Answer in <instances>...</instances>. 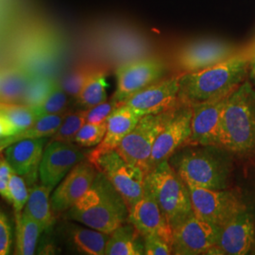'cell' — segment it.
I'll list each match as a JSON object with an SVG mask.
<instances>
[{
  "label": "cell",
  "instance_id": "15",
  "mask_svg": "<svg viewBox=\"0 0 255 255\" xmlns=\"http://www.w3.org/2000/svg\"><path fill=\"white\" fill-rule=\"evenodd\" d=\"M228 97L191 104V134L184 146H219L222 113Z\"/></svg>",
  "mask_w": 255,
  "mask_h": 255
},
{
  "label": "cell",
  "instance_id": "18",
  "mask_svg": "<svg viewBox=\"0 0 255 255\" xmlns=\"http://www.w3.org/2000/svg\"><path fill=\"white\" fill-rule=\"evenodd\" d=\"M255 237L253 216L243 210L220 228L218 255H247L255 243Z\"/></svg>",
  "mask_w": 255,
  "mask_h": 255
},
{
  "label": "cell",
  "instance_id": "30",
  "mask_svg": "<svg viewBox=\"0 0 255 255\" xmlns=\"http://www.w3.org/2000/svg\"><path fill=\"white\" fill-rule=\"evenodd\" d=\"M86 123V109L69 111L61 127L51 136L50 141L74 142L75 136Z\"/></svg>",
  "mask_w": 255,
  "mask_h": 255
},
{
  "label": "cell",
  "instance_id": "28",
  "mask_svg": "<svg viewBox=\"0 0 255 255\" xmlns=\"http://www.w3.org/2000/svg\"><path fill=\"white\" fill-rule=\"evenodd\" d=\"M0 111L14 125L17 133L32 126L41 118L37 106L26 104H7L1 102Z\"/></svg>",
  "mask_w": 255,
  "mask_h": 255
},
{
  "label": "cell",
  "instance_id": "2",
  "mask_svg": "<svg viewBox=\"0 0 255 255\" xmlns=\"http://www.w3.org/2000/svg\"><path fill=\"white\" fill-rule=\"evenodd\" d=\"M128 207L104 174L98 171L90 188L66 211L65 218L111 235L128 220Z\"/></svg>",
  "mask_w": 255,
  "mask_h": 255
},
{
  "label": "cell",
  "instance_id": "40",
  "mask_svg": "<svg viewBox=\"0 0 255 255\" xmlns=\"http://www.w3.org/2000/svg\"><path fill=\"white\" fill-rule=\"evenodd\" d=\"M249 70H250V78H251L252 83L255 86V47L250 56Z\"/></svg>",
  "mask_w": 255,
  "mask_h": 255
},
{
  "label": "cell",
  "instance_id": "34",
  "mask_svg": "<svg viewBox=\"0 0 255 255\" xmlns=\"http://www.w3.org/2000/svg\"><path fill=\"white\" fill-rule=\"evenodd\" d=\"M9 203H11L14 215L22 213V210L25 208L28 199V188L27 183L24 177L14 171L10 176L9 183Z\"/></svg>",
  "mask_w": 255,
  "mask_h": 255
},
{
  "label": "cell",
  "instance_id": "29",
  "mask_svg": "<svg viewBox=\"0 0 255 255\" xmlns=\"http://www.w3.org/2000/svg\"><path fill=\"white\" fill-rule=\"evenodd\" d=\"M57 81L46 76H31L21 104L40 106L50 94Z\"/></svg>",
  "mask_w": 255,
  "mask_h": 255
},
{
  "label": "cell",
  "instance_id": "11",
  "mask_svg": "<svg viewBox=\"0 0 255 255\" xmlns=\"http://www.w3.org/2000/svg\"><path fill=\"white\" fill-rule=\"evenodd\" d=\"M165 73L164 63L156 58H145L120 64L117 71V90L113 99L122 103L137 92L160 81Z\"/></svg>",
  "mask_w": 255,
  "mask_h": 255
},
{
  "label": "cell",
  "instance_id": "25",
  "mask_svg": "<svg viewBox=\"0 0 255 255\" xmlns=\"http://www.w3.org/2000/svg\"><path fill=\"white\" fill-rule=\"evenodd\" d=\"M43 232L41 224L26 212L15 214V255H34Z\"/></svg>",
  "mask_w": 255,
  "mask_h": 255
},
{
  "label": "cell",
  "instance_id": "8",
  "mask_svg": "<svg viewBox=\"0 0 255 255\" xmlns=\"http://www.w3.org/2000/svg\"><path fill=\"white\" fill-rule=\"evenodd\" d=\"M220 227L193 213L173 230L172 255H218Z\"/></svg>",
  "mask_w": 255,
  "mask_h": 255
},
{
  "label": "cell",
  "instance_id": "37",
  "mask_svg": "<svg viewBox=\"0 0 255 255\" xmlns=\"http://www.w3.org/2000/svg\"><path fill=\"white\" fill-rule=\"evenodd\" d=\"M12 245V229L6 213L0 208V255H9Z\"/></svg>",
  "mask_w": 255,
  "mask_h": 255
},
{
  "label": "cell",
  "instance_id": "24",
  "mask_svg": "<svg viewBox=\"0 0 255 255\" xmlns=\"http://www.w3.org/2000/svg\"><path fill=\"white\" fill-rule=\"evenodd\" d=\"M53 187L46 184H34L28 195L25 211L32 219L38 221L44 231L48 230L53 223V210L51 207L50 193Z\"/></svg>",
  "mask_w": 255,
  "mask_h": 255
},
{
  "label": "cell",
  "instance_id": "26",
  "mask_svg": "<svg viewBox=\"0 0 255 255\" xmlns=\"http://www.w3.org/2000/svg\"><path fill=\"white\" fill-rule=\"evenodd\" d=\"M68 113L69 110L61 114L46 115L38 119L32 126L20 131L18 133L0 139V152L4 150L6 147L10 146L11 144L23 139L52 136L59 129V128L61 127Z\"/></svg>",
  "mask_w": 255,
  "mask_h": 255
},
{
  "label": "cell",
  "instance_id": "20",
  "mask_svg": "<svg viewBox=\"0 0 255 255\" xmlns=\"http://www.w3.org/2000/svg\"><path fill=\"white\" fill-rule=\"evenodd\" d=\"M141 118L142 117L135 111L126 105L120 104L107 119V129L103 140L87 154L86 159L93 163L101 154L116 149L122 139L135 127Z\"/></svg>",
  "mask_w": 255,
  "mask_h": 255
},
{
  "label": "cell",
  "instance_id": "17",
  "mask_svg": "<svg viewBox=\"0 0 255 255\" xmlns=\"http://www.w3.org/2000/svg\"><path fill=\"white\" fill-rule=\"evenodd\" d=\"M128 211V221L136 228L142 237L159 235L169 242H173V230L146 184L143 197Z\"/></svg>",
  "mask_w": 255,
  "mask_h": 255
},
{
  "label": "cell",
  "instance_id": "21",
  "mask_svg": "<svg viewBox=\"0 0 255 255\" xmlns=\"http://www.w3.org/2000/svg\"><path fill=\"white\" fill-rule=\"evenodd\" d=\"M63 236L70 250L81 255H105L110 235L98 230L68 222L63 227Z\"/></svg>",
  "mask_w": 255,
  "mask_h": 255
},
{
  "label": "cell",
  "instance_id": "13",
  "mask_svg": "<svg viewBox=\"0 0 255 255\" xmlns=\"http://www.w3.org/2000/svg\"><path fill=\"white\" fill-rule=\"evenodd\" d=\"M87 154L75 142L50 141L46 146L39 166L41 182L54 188Z\"/></svg>",
  "mask_w": 255,
  "mask_h": 255
},
{
  "label": "cell",
  "instance_id": "33",
  "mask_svg": "<svg viewBox=\"0 0 255 255\" xmlns=\"http://www.w3.org/2000/svg\"><path fill=\"white\" fill-rule=\"evenodd\" d=\"M107 121L101 123L86 122L75 136L74 142L82 147L98 146L105 136Z\"/></svg>",
  "mask_w": 255,
  "mask_h": 255
},
{
  "label": "cell",
  "instance_id": "38",
  "mask_svg": "<svg viewBox=\"0 0 255 255\" xmlns=\"http://www.w3.org/2000/svg\"><path fill=\"white\" fill-rule=\"evenodd\" d=\"M13 172L6 158L0 155V196L9 202V183Z\"/></svg>",
  "mask_w": 255,
  "mask_h": 255
},
{
  "label": "cell",
  "instance_id": "22",
  "mask_svg": "<svg viewBox=\"0 0 255 255\" xmlns=\"http://www.w3.org/2000/svg\"><path fill=\"white\" fill-rule=\"evenodd\" d=\"M105 255H145L144 237L129 221H127L110 235Z\"/></svg>",
  "mask_w": 255,
  "mask_h": 255
},
{
  "label": "cell",
  "instance_id": "14",
  "mask_svg": "<svg viewBox=\"0 0 255 255\" xmlns=\"http://www.w3.org/2000/svg\"><path fill=\"white\" fill-rule=\"evenodd\" d=\"M237 54L235 47L215 39L194 41L182 47L176 62L182 73L196 72L219 64Z\"/></svg>",
  "mask_w": 255,
  "mask_h": 255
},
{
  "label": "cell",
  "instance_id": "32",
  "mask_svg": "<svg viewBox=\"0 0 255 255\" xmlns=\"http://www.w3.org/2000/svg\"><path fill=\"white\" fill-rule=\"evenodd\" d=\"M69 96L64 91L61 84L57 82L55 83L53 89L40 106H37L40 117H44L46 115H55L61 114L68 111Z\"/></svg>",
  "mask_w": 255,
  "mask_h": 255
},
{
  "label": "cell",
  "instance_id": "5",
  "mask_svg": "<svg viewBox=\"0 0 255 255\" xmlns=\"http://www.w3.org/2000/svg\"><path fill=\"white\" fill-rule=\"evenodd\" d=\"M145 184L172 230L194 213L188 185L168 161L151 168L145 176Z\"/></svg>",
  "mask_w": 255,
  "mask_h": 255
},
{
  "label": "cell",
  "instance_id": "27",
  "mask_svg": "<svg viewBox=\"0 0 255 255\" xmlns=\"http://www.w3.org/2000/svg\"><path fill=\"white\" fill-rule=\"evenodd\" d=\"M107 86L105 73L101 70H95L76 98L78 106L82 109H89L104 102L107 100Z\"/></svg>",
  "mask_w": 255,
  "mask_h": 255
},
{
  "label": "cell",
  "instance_id": "6",
  "mask_svg": "<svg viewBox=\"0 0 255 255\" xmlns=\"http://www.w3.org/2000/svg\"><path fill=\"white\" fill-rule=\"evenodd\" d=\"M172 110L143 116L137 122L135 127L122 139L115 150L128 164L137 166L144 173H147L149 171V159L155 140Z\"/></svg>",
  "mask_w": 255,
  "mask_h": 255
},
{
  "label": "cell",
  "instance_id": "36",
  "mask_svg": "<svg viewBox=\"0 0 255 255\" xmlns=\"http://www.w3.org/2000/svg\"><path fill=\"white\" fill-rule=\"evenodd\" d=\"M146 255H172V243L159 235H148L144 237Z\"/></svg>",
  "mask_w": 255,
  "mask_h": 255
},
{
  "label": "cell",
  "instance_id": "16",
  "mask_svg": "<svg viewBox=\"0 0 255 255\" xmlns=\"http://www.w3.org/2000/svg\"><path fill=\"white\" fill-rule=\"evenodd\" d=\"M97 174L98 169L87 159L76 164L51 196L53 213H64L69 209L90 188Z\"/></svg>",
  "mask_w": 255,
  "mask_h": 255
},
{
  "label": "cell",
  "instance_id": "1",
  "mask_svg": "<svg viewBox=\"0 0 255 255\" xmlns=\"http://www.w3.org/2000/svg\"><path fill=\"white\" fill-rule=\"evenodd\" d=\"M250 56L251 53H237L208 68L181 74L180 101L191 105L229 97L244 82Z\"/></svg>",
  "mask_w": 255,
  "mask_h": 255
},
{
  "label": "cell",
  "instance_id": "12",
  "mask_svg": "<svg viewBox=\"0 0 255 255\" xmlns=\"http://www.w3.org/2000/svg\"><path fill=\"white\" fill-rule=\"evenodd\" d=\"M180 76L181 74L154 82L121 104L131 108L141 117L174 109L182 103L179 98Z\"/></svg>",
  "mask_w": 255,
  "mask_h": 255
},
{
  "label": "cell",
  "instance_id": "4",
  "mask_svg": "<svg viewBox=\"0 0 255 255\" xmlns=\"http://www.w3.org/2000/svg\"><path fill=\"white\" fill-rule=\"evenodd\" d=\"M219 146L237 154L255 150V86L248 81L242 82L226 101Z\"/></svg>",
  "mask_w": 255,
  "mask_h": 255
},
{
  "label": "cell",
  "instance_id": "3",
  "mask_svg": "<svg viewBox=\"0 0 255 255\" xmlns=\"http://www.w3.org/2000/svg\"><path fill=\"white\" fill-rule=\"evenodd\" d=\"M228 153L219 146H186L178 149L168 162L188 184L226 189L231 174Z\"/></svg>",
  "mask_w": 255,
  "mask_h": 255
},
{
  "label": "cell",
  "instance_id": "39",
  "mask_svg": "<svg viewBox=\"0 0 255 255\" xmlns=\"http://www.w3.org/2000/svg\"><path fill=\"white\" fill-rule=\"evenodd\" d=\"M17 133L14 125L9 121V119L0 111V139L11 136Z\"/></svg>",
  "mask_w": 255,
  "mask_h": 255
},
{
  "label": "cell",
  "instance_id": "23",
  "mask_svg": "<svg viewBox=\"0 0 255 255\" xmlns=\"http://www.w3.org/2000/svg\"><path fill=\"white\" fill-rule=\"evenodd\" d=\"M31 75L20 65L0 68V102L21 104Z\"/></svg>",
  "mask_w": 255,
  "mask_h": 255
},
{
  "label": "cell",
  "instance_id": "10",
  "mask_svg": "<svg viewBox=\"0 0 255 255\" xmlns=\"http://www.w3.org/2000/svg\"><path fill=\"white\" fill-rule=\"evenodd\" d=\"M192 108L181 103L171 111L169 118L155 140L149 159V170L169 158L182 146L191 134Z\"/></svg>",
  "mask_w": 255,
  "mask_h": 255
},
{
  "label": "cell",
  "instance_id": "19",
  "mask_svg": "<svg viewBox=\"0 0 255 255\" xmlns=\"http://www.w3.org/2000/svg\"><path fill=\"white\" fill-rule=\"evenodd\" d=\"M46 143V137L23 139L5 148V158L13 171L24 177L27 185L35 184Z\"/></svg>",
  "mask_w": 255,
  "mask_h": 255
},
{
  "label": "cell",
  "instance_id": "9",
  "mask_svg": "<svg viewBox=\"0 0 255 255\" xmlns=\"http://www.w3.org/2000/svg\"><path fill=\"white\" fill-rule=\"evenodd\" d=\"M194 213L201 219L222 227L241 211L246 209L233 192L226 189H209L188 184Z\"/></svg>",
  "mask_w": 255,
  "mask_h": 255
},
{
  "label": "cell",
  "instance_id": "31",
  "mask_svg": "<svg viewBox=\"0 0 255 255\" xmlns=\"http://www.w3.org/2000/svg\"><path fill=\"white\" fill-rule=\"evenodd\" d=\"M96 69L86 65L74 67L64 74L59 83L69 97L77 98L82 91L83 85Z\"/></svg>",
  "mask_w": 255,
  "mask_h": 255
},
{
  "label": "cell",
  "instance_id": "35",
  "mask_svg": "<svg viewBox=\"0 0 255 255\" xmlns=\"http://www.w3.org/2000/svg\"><path fill=\"white\" fill-rule=\"evenodd\" d=\"M120 106V103L113 98L110 101H105L100 104L86 109V122L101 123L107 121L115 110Z\"/></svg>",
  "mask_w": 255,
  "mask_h": 255
},
{
  "label": "cell",
  "instance_id": "7",
  "mask_svg": "<svg viewBox=\"0 0 255 255\" xmlns=\"http://www.w3.org/2000/svg\"><path fill=\"white\" fill-rule=\"evenodd\" d=\"M91 164L104 174L127 203L128 210L145 191V176L139 167L126 162L115 149L99 156Z\"/></svg>",
  "mask_w": 255,
  "mask_h": 255
}]
</instances>
